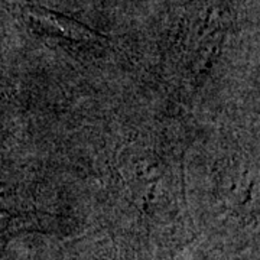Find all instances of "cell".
Instances as JSON below:
<instances>
[{"mask_svg": "<svg viewBox=\"0 0 260 260\" xmlns=\"http://www.w3.org/2000/svg\"><path fill=\"white\" fill-rule=\"evenodd\" d=\"M26 15L32 20V25L44 34L51 37H59L73 41H91L95 37V32L85 28L84 25L75 22L74 19L67 18L61 13L44 9L41 6L32 5L26 8Z\"/></svg>", "mask_w": 260, "mask_h": 260, "instance_id": "1", "label": "cell"}]
</instances>
